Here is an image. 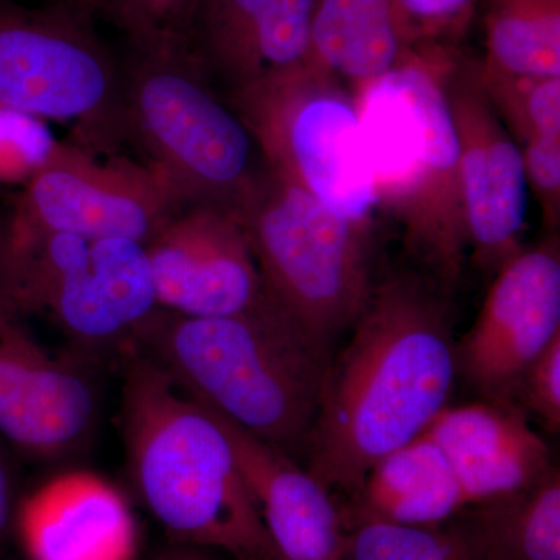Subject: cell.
Here are the masks:
<instances>
[{"label": "cell", "mask_w": 560, "mask_h": 560, "mask_svg": "<svg viewBox=\"0 0 560 560\" xmlns=\"http://www.w3.org/2000/svg\"><path fill=\"white\" fill-rule=\"evenodd\" d=\"M11 512H13V486H11L10 471L0 456V536L9 526Z\"/></svg>", "instance_id": "f1b7e54d"}, {"label": "cell", "mask_w": 560, "mask_h": 560, "mask_svg": "<svg viewBox=\"0 0 560 560\" xmlns=\"http://www.w3.org/2000/svg\"><path fill=\"white\" fill-rule=\"evenodd\" d=\"M467 508L466 497L444 453L423 431L378 460L353 495L342 522L441 525Z\"/></svg>", "instance_id": "d6986e66"}, {"label": "cell", "mask_w": 560, "mask_h": 560, "mask_svg": "<svg viewBox=\"0 0 560 560\" xmlns=\"http://www.w3.org/2000/svg\"><path fill=\"white\" fill-rule=\"evenodd\" d=\"M18 529L28 560H132L138 530L119 489L70 471L22 503Z\"/></svg>", "instance_id": "ac0fdd59"}, {"label": "cell", "mask_w": 560, "mask_h": 560, "mask_svg": "<svg viewBox=\"0 0 560 560\" xmlns=\"http://www.w3.org/2000/svg\"><path fill=\"white\" fill-rule=\"evenodd\" d=\"M315 0H198L184 46L221 97L307 65Z\"/></svg>", "instance_id": "9a60e30c"}, {"label": "cell", "mask_w": 560, "mask_h": 560, "mask_svg": "<svg viewBox=\"0 0 560 560\" xmlns=\"http://www.w3.org/2000/svg\"><path fill=\"white\" fill-rule=\"evenodd\" d=\"M482 90L506 130L525 145L534 139L560 140V79L518 77L482 69L477 61Z\"/></svg>", "instance_id": "cb8c5ba5"}, {"label": "cell", "mask_w": 560, "mask_h": 560, "mask_svg": "<svg viewBox=\"0 0 560 560\" xmlns=\"http://www.w3.org/2000/svg\"><path fill=\"white\" fill-rule=\"evenodd\" d=\"M482 69L560 79V0H488Z\"/></svg>", "instance_id": "7402d4cb"}, {"label": "cell", "mask_w": 560, "mask_h": 560, "mask_svg": "<svg viewBox=\"0 0 560 560\" xmlns=\"http://www.w3.org/2000/svg\"><path fill=\"white\" fill-rule=\"evenodd\" d=\"M3 206H5V205H3L2 201H0V212H2Z\"/></svg>", "instance_id": "4dcf8cb0"}, {"label": "cell", "mask_w": 560, "mask_h": 560, "mask_svg": "<svg viewBox=\"0 0 560 560\" xmlns=\"http://www.w3.org/2000/svg\"><path fill=\"white\" fill-rule=\"evenodd\" d=\"M452 290L427 271L375 279L324 374L305 445L308 474L330 493L353 495L378 460L448 407L458 377Z\"/></svg>", "instance_id": "6da1fadb"}, {"label": "cell", "mask_w": 560, "mask_h": 560, "mask_svg": "<svg viewBox=\"0 0 560 560\" xmlns=\"http://www.w3.org/2000/svg\"><path fill=\"white\" fill-rule=\"evenodd\" d=\"M145 248L162 311L190 318L278 311L237 212L212 206L175 209Z\"/></svg>", "instance_id": "4fadbf2b"}, {"label": "cell", "mask_w": 560, "mask_h": 560, "mask_svg": "<svg viewBox=\"0 0 560 560\" xmlns=\"http://www.w3.org/2000/svg\"><path fill=\"white\" fill-rule=\"evenodd\" d=\"M521 404L544 420L551 433L560 429V335L530 361L523 371L514 396Z\"/></svg>", "instance_id": "4316f807"}, {"label": "cell", "mask_w": 560, "mask_h": 560, "mask_svg": "<svg viewBox=\"0 0 560 560\" xmlns=\"http://www.w3.org/2000/svg\"><path fill=\"white\" fill-rule=\"evenodd\" d=\"M396 5L408 49H458L477 0H396Z\"/></svg>", "instance_id": "484cf974"}, {"label": "cell", "mask_w": 560, "mask_h": 560, "mask_svg": "<svg viewBox=\"0 0 560 560\" xmlns=\"http://www.w3.org/2000/svg\"><path fill=\"white\" fill-rule=\"evenodd\" d=\"M130 43L120 65L125 114L145 164L178 208L241 213L267 172L248 125L210 86L183 40Z\"/></svg>", "instance_id": "5b68a950"}, {"label": "cell", "mask_w": 560, "mask_h": 560, "mask_svg": "<svg viewBox=\"0 0 560 560\" xmlns=\"http://www.w3.org/2000/svg\"><path fill=\"white\" fill-rule=\"evenodd\" d=\"M57 145L10 209L33 226L88 238H130L147 245L175 209L150 165Z\"/></svg>", "instance_id": "30bf717a"}, {"label": "cell", "mask_w": 560, "mask_h": 560, "mask_svg": "<svg viewBox=\"0 0 560 560\" xmlns=\"http://www.w3.org/2000/svg\"><path fill=\"white\" fill-rule=\"evenodd\" d=\"M459 49H410L355 95L375 200L405 248L431 276L455 285L467 253L459 149L444 75Z\"/></svg>", "instance_id": "3957f363"}, {"label": "cell", "mask_w": 560, "mask_h": 560, "mask_svg": "<svg viewBox=\"0 0 560 560\" xmlns=\"http://www.w3.org/2000/svg\"><path fill=\"white\" fill-rule=\"evenodd\" d=\"M238 217L272 305L330 363L377 279L372 221L338 215L268 165Z\"/></svg>", "instance_id": "8992f818"}, {"label": "cell", "mask_w": 560, "mask_h": 560, "mask_svg": "<svg viewBox=\"0 0 560 560\" xmlns=\"http://www.w3.org/2000/svg\"><path fill=\"white\" fill-rule=\"evenodd\" d=\"M228 102L270 171L345 219L372 221L377 200L370 154L355 102L340 81L307 62Z\"/></svg>", "instance_id": "9c48e42d"}, {"label": "cell", "mask_w": 560, "mask_h": 560, "mask_svg": "<svg viewBox=\"0 0 560 560\" xmlns=\"http://www.w3.org/2000/svg\"><path fill=\"white\" fill-rule=\"evenodd\" d=\"M453 525L478 560H560V475L555 466L528 488L464 508Z\"/></svg>", "instance_id": "44dd1931"}, {"label": "cell", "mask_w": 560, "mask_h": 560, "mask_svg": "<svg viewBox=\"0 0 560 560\" xmlns=\"http://www.w3.org/2000/svg\"><path fill=\"white\" fill-rule=\"evenodd\" d=\"M521 151L529 189L540 205L545 234H559L560 140L534 139Z\"/></svg>", "instance_id": "83f0119b"}, {"label": "cell", "mask_w": 560, "mask_h": 560, "mask_svg": "<svg viewBox=\"0 0 560 560\" xmlns=\"http://www.w3.org/2000/svg\"><path fill=\"white\" fill-rule=\"evenodd\" d=\"M444 453L467 506L528 488L551 469L550 451L517 404L444 408L425 430Z\"/></svg>", "instance_id": "e0dca14e"}, {"label": "cell", "mask_w": 560, "mask_h": 560, "mask_svg": "<svg viewBox=\"0 0 560 560\" xmlns=\"http://www.w3.org/2000/svg\"><path fill=\"white\" fill-rule=\"evenodd\" d=\"M405 44L396 0H315L308 62L355 97L399 65Z\"/></svg>", "instance_id": "ffe728a7"}, {"label": "cell", "mask_w": 560, "mask_h": 560, "mask_svg": "<svg viewBox=\"0 0 560 560\" xmlns=\"http://www.w3.org/2000/svg\"><path fill=\"white\" fill-rule=\"evenodd\" d=\"M121 419L132 481L172 537L237 560H278L226 434L138 350L127 355Z\"/></svg>", "instance_id": "7a4b0ae2"}, {"label": "cell", "mask_w": 560, "mask_h": 560, "mask_svg": "<svg viewBox=\"0 0 560 560\" xmlns=\"http://www.w3.org/2000/svg\"><path fill=\"white\" fill-rule=\"evenodd\" d=\"M156 560H212L208 555H205L200 548L183 547L175 548V550L162 552L158 556Z\"/></svg>", "instance_id": "f546056e"}, {"label": "cell", "mask_w": 560, "mask_h": 560, "mask_svg": "<svg viewBox=\"0 0 560 560\" xmlns=\"http://www.w3.org/2000/svg\"><path fill=\"white\" fill-rule=\"evenodd\" d=\"M132 349L257 440L291 458L305 451L329 363L282 313L190 318L158 308Z\"/></svg>", "instance_id": "277c9868"}, {"label": "cell", "mask_w": 560, "mask_h": 560, "mask_svg": "<svg viewBox=\"0 0 560 560\" xmlns=\"http://www.w3.org/2000/svg\"><path fill=\"white\" fill-rule=\"evenodd\" d=\"M0 302L49 320L77 348L132 350L160 308L149 254L130 238H88L0 212Z\"/></svg>", "instance_id": "52a82bcc"}, {"label": "cell", "mask_w": 560, "mask_h": 560, "mask_svg": "<svg viewBox=\"0 0 560 560\" xmlns=\"http://www.w3.org/2000/svg\"><path fill=\"white\" fill-rule=\"evenodd\" d=\"M459 149V186L467 249L475 264L497 272L523 249L529 186L521 147L504 127L463 54L444 75Z\"/></svg>", "instance_id": "8fae6325"}, {"label": "cell", "mask_w": 560, "mask_h": 560, "mask_svg": "<svg viewBox=\"0 0 560 560\" xmlns=\"http://www.w3.org/2000/svg\"><path fill=\"white\" fill-rule=\"evenodd\" d=\"M558 335L560 238L547 234L497 271L477 319L456 341L458 375L482 399L515 404L523 371Z\"/></svg>", "instance_id": "7c38bea8"}, {"label": "cell", "mask_w": 560, "mask_h": 560, "mask_svg": "<svg viewBox=\"0 0 560 560\" xmlns=\"http://www.w3.org/2000/svg\"><path fill=\"white\" fill-rule=\"evenodd\" d=\"M345 528V560H478L452 521L431 526L357 521Z\"/></svg>", "instance_id": "603a6c76"}, {"label": "cell", "mask_w": 560, "mask_h": 560, "mask_svg": "<svg viewBox=\"0 0 560 560\" xmlns=\"http://www.w3.org/2000/svg\"><path fill=\"white\" fill-rule=\"evenodd\" d=\"M98 397L77 353L51 350L28 319L0 302V436L38 459H58L90 438Z\"/></svg>", "instance_id": "5bb4252c"}, {"label": "cell", "mask_w": 560, "mask_h": 560, "mask_svg": "<svg viewBox=\"0 0 560 560\" xmlns=\"http://www.w3.org/2000/svg\"><path fill=\"white\" fill-rule=\"evenodd\" d=\"M79 0L22 9L0 0V108L72 125L80 149L110 154L128 135L120 65Z\"/></svg>", "instance_id": "ba28073f"}, {"label": "cell", "mask_w": 560, "mask_h": 560, "mask_svg": "<svg viewBox=\"0 0 560 560\" xmlns=\"http://www.w3.org/2000/svg\"><path fill=\"white\" fill-rule=\"evenodd\" d=\"M92 16L106 18L132 43L186 39L198 0H79Z\"/></svg>", "instance_id": "d4e9b609"}, {"label": "cell", "mask_w": 560, "mask_h": 560, "mask_svg": "<svg viewBox=\"0 0 560 560\" xmlns=\"http://www.w3.org/2000/svg\"><path fill=\"white\" fill-rule=\"evenodd\" d=\"M205 408L231 442L278 560H345V522L329 490L285 452Z\"/></svg>", "instance_id": "2e32d148"}]
</instances>
